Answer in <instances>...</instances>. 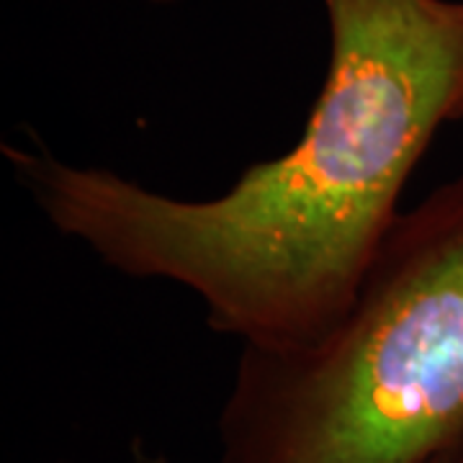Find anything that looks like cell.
<instances>
[{
  "instance_id": "cell-1",
  "label": "cell",
  "mask_w": 463,
  "mask_h": 463,
  "mask_svg": "<svg viewBox=\"0 0 463 463\" xmlns=\"http://www.w3.org/2000/svg\"><path fill=\"white\" fill-rule=\"evenodd\" d=\"M330 65L298 142L214 199H181L3 142L60 234L137 281L194 291L214 332L304 345L347 315L438 132L463 118V0H322Z\"/></svg>"
},
{
  "instance_id": "cell-2",
  "label": "cell",
  "mask_w": 463,
  "mask_h": 463,
  "mask_svg": "<svg viewBox=\"0 0 463 463\" xmlns=\"http://www.w3.org/2000/svg\"><path fill=\"white\" fill-rule=\"evenodd\" d=\"M216 463L463 456V175L392 234L347 315L304 345H242Z\"/></svg>"
},
{
  "instance_id": "cell-3",
  "label": "cell",
  "mask_w": 463,
  "mask_h": 463,
  "mask_svg": "<svg viewBox=\"0 0 463 463\" xmlns=\"http://www.w3.org/2000/svg\"><path fill=\"white\" fill-rule=\"evenodd\" d=\"M129 463H170L165 453L160 450H152L149 446H145L142 440H134L132 450H129Z\"/></svg>"
},
{
  "instance_id": "cell-4",
  "label": "cell",
  "mask_w": 463,
  "mask_h": 463,
  "mask_svg": "<svg viewBox=\"0 0 463 463\" xmlns=\"http://www.w3.org/2000/svg\"><path fill=\"white\" fill-rule=\"evenodd\" d=\"M152 3H160V5H167V3H178V0H152Z\"/></svg>"
},
{
  "instance_id": "cell-5",
  "label": "cell",
  "mask_w": 463,
  "mask_h": 463,
  "mask_svg": "<svg viewBox=\"0 0 463 463\" xmlns=\"http://www.w3.org/2000/svg\"><path fill=\"white\" fill-rule=\"evenodd\" d=\"M456 463H463V456H461V458H458V461H456Z\"/></svg>"
}]
</instances>
